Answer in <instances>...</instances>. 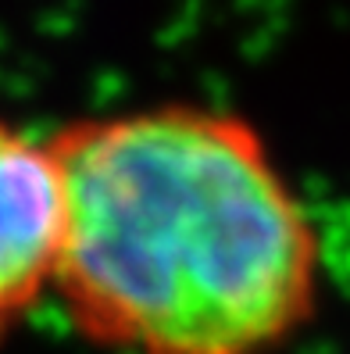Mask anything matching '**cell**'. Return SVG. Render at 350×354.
Wrapping results in <instances>:
<instances>
[{"instance_id":"6da1fadb","label":"cell","mask_w":350,"mask_h":354,"mask_svg":"<svg viewBox=\"0 0 350 354\" xmlns=\"http://www.w3.org/2000/svg\"><path fill=\"white\" fill-rule=\"evenodd\" d=\"M50 297L104 354H279L315 322L318 222L246 115L157 100L47 133Z\"/></svg>"},{"instance_id":"7a4b0ae2","label":"cell","mask_w":350,"mask_h":354,"mask_svg":"<svg viewBox=\"0 0 350 354\" xmlns=\"http://www.w3.org/2000/svg\"><path fill=\"white\" fill-rule=\"evenodd\" d=\"M61 190L47 136L0 118V344L50 301Z\"/></svg>"}]
</instances>
